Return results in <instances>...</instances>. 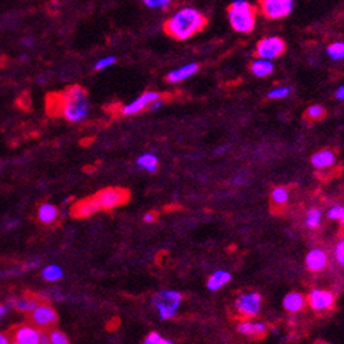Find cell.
<instances>
[{
	"label": "cell",
	"instance_id": "obj_26",
	"mask_svg": "<svg viewBox=\"0 0 344 344\" xmlns=\"http://www.w3.org/2000/svg\"><path fill=\"white\" fill-rule=\"evenodd\" d=\"M62 276H63V270L57 265H49V266H47L44 270H43V278L49 282L61 280Z\"/></svg>",
	"mask_w": 344,
	"mask_h": 344
},
{
	"label": "cell",
	"instance_id": "obj_6",
	"mask_svg": "<svg viewBox=\"0 0 344 344\" xmlns=\"http://www.w3.org/2000/svg\"><path fill=\"white\" fill-rule=\"evenodd\" d=\"M260 303H262V296L258 292H248L239 296L234 302V307H236V311L240 314V317L252 318L259 314Z\"/></svg>",
	"mask_w": 344,
	"mask_h": 344
},
{
	"label": "cell",
	"instance_id": "obj_37",
	"mask_svg": "<svg viewBox=\"0 0 344 344\" xmlns=\"http://www.w3.org/2000/svg\"><path fill=\"white\" fill-rule=\"evenodd\" d=\"M9 343H11L10 336L6 335V333H0V344H9Z\"/></svg>",
	"mask_w": 344,
	"mask_h": 344
},
{
	"label": "cell",
	"instance_id": "obj_1",
	"mask_svg": "<svg viewBox=\"0 0 344 344\" xmlns=\"http://www.w3.org/2000/svg\"><path fill=\"white\" fill-rule=\"evenodd\" d=\"M207 19L199 10L186 7L178 10L165 23V31L176 40H187L202 31Z\"/></svg>",
	"mask_w": 344,
	"mask_h": 344
},
{
	"label": "cell",
	"instance_id": "obj_29",
	"mask_svg": "<svg viewBox=\"0 0 344 344\" xmlns=\"http://www.w3.org/2000/svg\"><path fill=\"white\" fill-rule=\"evenodd\" d=\"M48 341L51 344H67L69 343V339L67 336L61 331H51L48 335Z\"/></svg>",
	"mask_w": 344,
	"mask_h": 344
},
{
	"label": "cell",
	"instance_id": "obj_15",
	"mask_svg": "<svg viewBox=\"0 0 344 344\" xmlns=\"http://www.w3.org/2000/svg\"><path fill=\"white\" fill-rule=\"evenodd\" d=\"M199 70L198 63H188V65H184V66L178 67L176 70L170 71L168 74V81L172 83V84H177L180 81H184V80L190 78L192 75Z\"/></svg>",
	"mask_w": 344,
	"mask_h": 344
},
{
	"label": "cell",
	"instance_id": "obj_16",
	"mask_svg": "<svg viewBox=\"0 0 344 344\" xmlns=\"http://www.w3.org/2000/svg\"><path fill=\"white\" fill-rule=\"evenodd\" d=\"M306 305L305 296L299 294V292H289L284 300H282V306L287 310L288 313H298L303 309Z\"/></svg>",
	"mask_w": 344,
	"mask_h": 344
},
{
	"label": "cell",
	"instance_id": "obj_36",
	"mask_svg": "<svg viewBox=\"0 0 344 344\" xmlns=\"http://www.w3.org/2000/svg\"><path fill=\"white\" fill-rule=\"evenodd\" d=\"M335 96H336V99H337V100H343V99H344V87H339V88H337V91H336V93H335Z\"/></svg>",
	"mask_w": 344,
	"mask_h": 344
},
{
	"label": "cell",
	"instance_id": "obj_3",
	"mask_svg": "<svg viewBox=\"0 0 344 344\" xmlns=\"http://www.w3.org/2000/svg\"><path fill=\"white\" fill-rule=\"evenodd\" d=\"M230 27L239 33H250L255 27V10L247 0H234L228 10Z\"/></svg>",
	"mask_w": 344,
	"mask_h": 344
},
{
	"label": "cell",
	"instance_id": "obj_33",
	"mask_svg": "<svg viewBox=\"0 0 344 344\" xmlns=\"http://www.w3.org/2000/svg\"><path fill=\"white\" fill-rule=\"evenodd\" d=\"M289 93H291V88H288V87H280V88H276L273 89V91H270L269 97L270 99H284V97H287Z\"/></svg>",
	"mask_w": 344,
	"mask_h": 344
},
{
	"label": "cell",
	"instance_id": "obj_18",
	"mask_svg": "<svg viewBox=\"0 0 344 344\" xmlns=\"http://www.w3.org/2000/svg\"><path fill=\"white\" fill-rule=\"evenodd\" d=\"M237 331L244 336H263L266 333V325L262 322H251L244 321L239 324Z\"/></svg>",
	"mask_w": 344,
	"mask_h": 344
},
{
	"label": "cell",
	"instance_id": "obj_11",
	"mask_svg": "<svg viewBox=\"0 0 344 344\" xmlns=\"http://www.w3.org/2000/svg\"><path fill=\"white\" fill-rule=\"evenodd\" d=\"M11 341L15 344H39L41 332L35 325H21L13 331Z\"/></svg>",
	"mask_w": 344,
	"mask_h": 344
},
{
	"label": "cell",
	"instance_id": "obj_35",
	"mask_svg": "<svg viewBox=\"0 0 344 344\" xmlns=\"http://www.w3.org/2000/svg\"><path fill=\"white\" fill-rule=\"evenodd\" d=\"M335 258L340 265L344 263V242H340L335 247Z\"/></svg>",
	"mask_w": 344,
	"mask_h": 344
},
{
	"label": "cell",
	"instance_id": "obj_32",
	"mask_svg": "<svg viewBox=\"0 0 344 344\" xmlns=\"http://www.w3.org/2000/svg\"><path fill=\"white\" fill-rule=\"evenodd\" d=\"M146 344H172V341L169 340H165L162 336L156 333V332H151L150 335L147 336L146 340H144Z\"/></svg>",
	"mask_w": 344,
	"mask_h": 344
},
{
	"label": "cell",
	"instance_id": "obj_19",
	"mask_svg": "<svg viewBox=\"0 0 344 344\" xmlns=\"http://www.w3.org/2000/svg\"><path fill=\"white\" fill-rule=\"evenodd\" d=\"M230 278H232V276H230L229 272H226V270H217L207 280V288L210 291H218V289H221V288L230 281Z\"/></svg>",
	"mask_w": 344,
	"mask_h": 344
},
{
	"label": "cell",
	"instance_id": "obj_31",
	"mask_svg": "<svg viewBox=\"0 0 344 344\" xmlns=\"http://www.w3.org/2000/svg\"><path fill=\"white\" fill-rule=\"evenodd\" d=\"M148 9H166L172 5L173 0H141Z\"/></svg>",
	"mask_w": 344,
	"mask_h": 344
},
{
	"label": "cell",
	"instance_id": "obj_30",
	"mask_svg": "<svg viewBox=\"0 0 344 344\" xmlns=\"http://www.w3.org/2000/svg\"><path fill=\"white\" fill-rule=\"evenodd\" d=\"M328 217L333 221H340L341 224L344 222V208L340 204H336L328 211Z\"/></svg>",
	"mask_w": 344,
	"mask_h": 344
},
{
	"label": "cell",
	"instance_id": "obj_12",
	"mask_svg": "<svg viewBox=\"0 0 344 344\" xmlns=\"http://www.w3.org/2000/svg\"><path fill=\"white\" fill-rule=\"evenodd\" d=\"M162 96H164L162 93L155 92V91H148V92L143 93L141 96L137 97L136 100H133L132 103L126 104V106L122 109V114L125 115L137 114V113H140V111H143L144 109H147L154 100L161 99Z\"/></svg>",
	"mask_w": 344,
	"mask_h": 344
},
{
	"label": "cell",
	"instance_id": "obj_17",
	"mask_svg": "<svg viewBox=\"0 0 344 344\" xmlns=\"http://www.w3.org/2000/svg\"><path fill=\"white\" fill-rule=\"evenodd\" d=\"M336 155L331 150H322L311 156V164L317 169H327L335 165Z\"/></svg>",
	"mask_w": 344,
	"mask_h": 344
},
{
	"label": "cell",
	"instance_id": "obj_23",
	"mask_svg": "<svg viewBox=\"0 0 344 344\" xmlns=\"http://www.w3.org/2000/svg\"><path fill=\"white\" fill-rule=\"evenodd\" d=\"M39 303L40 302L36 299L35 296H31V298H21V299L13 300L14 307H15L18 311H22V313H31L32 310L35 309Z\"/></svg>",
	"mask_w": 344,
	"mask_h": 344
},
{
	"label": "cell",
	"instance_id": "obj_25",
	"mask_svg": "<svg viewBox=\"0 0 344 344\" xmlns=\"http://www.w3.org/2000/svg\"><path fill=\"white\" fill-rule=\"evenodd\" d=\"M327 54L332 61H341L344 58V43L343 41H336L328 45Z\"/></svg>",
	"mask_w": 344,
	"mask_h": 344
},
{
	"label": "cell",
	"instance_id": "obj_13",
	"mask_svg": "<svg viewBox=\"0 0 344 344\" xmlns=\"http://www.w3.org/2000/svg\"><path fill=\"white\" fill-rule=\"evenodd\" d=\"M328 255L327 252L320 248H314L306 255V266L310 272H321L327 268Z\"/></svg>",
	"mask_w": 344,
	"mask_h": 344
},
{
	"label": "cell",
	"instance_id": "obj_34",
	"mask_svg": "<svg viewBox=\"0 0 344 344\" xmlns=\"http://www.w3.org/2000/svg\"><path fill=\"white\" fill-rule=\"evenodd\" d=\"M115 61H117V59H115L114 57L102 58L100 61H97V62L95 63V67H93V69H95V70H97V71L103 70V69H106V67L113 66V65L115 63Z\"/></svg>",
	"mask_w": 344,
	"mask_h": 344
},
{
	"label": "cell",
	"instance_id": "obj_21",
	"mask_svg": "<svg viewBox=\"0 0 344 344\" xmlns=\"http://www.w3.org/2000/svg\"><path fill=\"white\" fill-rule=\"evenodd\" d=\"M37 217H39L40 222H43L45 225L52 224L54 221L57 220L58 217V208L52 204L45 203L43 206H40L39 211H37Z\"/></svg>",
	"mask_w": 344,
	"mask_h": 344
},
{
	"label": "cell",
	"instance_id": "obj_7",
	"mask_svg": "<svg viewBox=\"0 0 344 344\" xmlns=\"http://www.w3.org/2000/svg\"><path fill=\"white\" fill-rule=\"evenodd\" d=\"M259 6L266 18L281 19L291 14L294 0H259Z\"/></svg>",
	"mask_w": 344,
	"mask_h": 344
},
{
	"label": "cell",
	"instance_id": "obj_28",
	"mask_svg": "<svg viewBox=\"0 0 344 344\" xmlns=\"http://www.w3.org/2000/svg\"><path fill=\"white\" fill-rule=\"evenodd\" d=\"M321 218H322L321 211L317 210V208H313V210H310V211L307 213L306 225L309 226L310 229H315V228H318L320 224H321Z\"/></svg>",
	"mask_w": 344,
	"mask_h": 344
},
{
	"label": "cell",
	"instance_id": "obj_4",
	"mask_svg": "<svg viewBox=\"0 0 344 344\" xmlns=\"http://www.w3.org/2000/svg\"><path fill=\"white\" fill-rule=\"evenodd\" d=\"M181 302H182V295L176 291L159 292L152 299L155 309L158 310L159 317L162 320H169V318L174 317Z\"/></svg>",
	"mask_w": 344,
	"mask_h": 344
},
{
	"label": "cell",
	"instance_id": "obj_38",
	"mask_svg": "<svg viewBox=\"0 0 344 344\" xmlns=\"http://www.w3.org/2000/svg\"><path fill=\"white\" fill-rule=\"evenodd\" d=\"M155 221V214L154 213H147L144 216V222H154Z\"/></svg>",
	"mask_w": 344,
	"mask_h": 344
},
{
	"label": "cell",
	"instance_id": "obj_20",
	"mask_svg": "<svg viewBox=\"0 0 344 344\" xmlns=\"http://www.w3.org/2000/svg\"><path fill=\"white\" fill-rule=\"evenodd\" d=\"M273 70L274 65L272 63V61H269V59L258 58V59L254 61L251 65L252 74L256 75V77H268V75L273 73Z\"/></svg>",
	"mask_w": 344,
	"mask_h": 344
},
{
	"label": "cell",
	"instance_id": "obj_8",
	"mask_svg": "<svg viewBox=\"0 0 344 344\" xmlns=\"http://www.w3.org/2000/svg\"><path fill=\"white\" fill-rule=\"evenodd\" d=\"M285 51V43L280 37H265L256 45V55L262 59L273 61L276 58L281 57Z\"/></svg>",
	"mask_w": 344,
	"mask_h": 344
},
{
	"label": "cell",
	"instance_id": "obj_27",
	"mask_svg": "<svg viewBox=\"0 0 344 344\" xmlns=\"http://www.w3.org/2000/svg\"><path fill=\"white\" fill-rule=\"evenodd\" d=\"M327 115V110L321 106V104H313V106H310L306 111L305 117L307 119H311V121H320L324 117Z\"/></svg>",
	"mask_w": 344,
	"mask_h": 344
},
{
	"label": "cell",
	"instance_id": "obj_5",
	"mask_svg": "<svg viewBox=\"0 0 344 344\" xmlns=\"http://www.w3.org/2000/svg\"><path fill=\"white\" fill-rule=\"evenodd\" d=\"M100 210H111L128 202L129 192L122 188H106L93 195Z\"/></svg>",
	"mask_w": 344,
	"mask_h": 344
},
{
	"label": "cell",
	"instance_id": "obj_2",
	"mask_svg": "<svg viewBox=\"0 0 344 344\" xmlns=\"http://www.w3.org/2000/svg\"><path fill=\"white\" fill-rule=\"evenodd\" d=\"M62 115L69 122H78L88 115L89 102L87 91L78 85L66 89L61 96Z\"/></svg>",
	"mask_w": 344,
	"mask_h": 344
},
{
	"label": "cell",
	"instance_id": "obj_24",
	"mask_svg": "<svg viewBox=\"0 0 344 344\" xmlns=\"http://www.w3.org/2000/svg\"><path fill=\"white\" fill-rule=\"evenodd\" d=\"M272 202H273L274 206H278V207L285 206L288 202L287 188H284V187H277V188H274L273 192H272Z\"/></svg>",
	"mask_w": 344,
	"mask_h": 344
},
{
	"label": "cell",
	"instance_id": "obj_14",
	"mask_svg": "<svg viewBox=\"0 0 344 344\" xmlns=\"http://www.w3.org/2000/svg\"><path fill=\"white\" fill-rule=\"evenodd\" d=\"M97 211H100V208L97 206L96 200L93 196L87 199H83L80 200L78 203L75 204L73 210H71V214L75 218H87V217H91L93 214H96Z\"/></svg>",
	"mask_w": 344,
	"mask_h": 344
},
{
	"label": "cell",
	"instance_id": "obj_22",
	"mask_svg": "<svg viewBox=\"0 0 344 344\" xmlns=\"http://www.w3.org/2000/svg\"><path fill=\"white\" fill-rule=\"evenodd\" d=\"M137 165L147 172L155 173L158 170V158L154 154H144L137 158Z\"/></svg>",
	"mask_w": 344,
	"mask_h": 344
},
{
	"label": "cell",
	"instance_id": "obj_10",
	"mask_svg": "<svg viewBox=\"0 0 344 344\" xmlns=\"http://www.w3.org/2000/svg\"><path fill=\"white\" fill-rule=\"evenodd\" d=\"M307 303L314 311H318V313L327 311L335 305V295L331 291H325V289H314L310 292Z\"/></svg>",
	"mask_w": 344,
	"mask_h": 344
},
{
	"label": "cell",
	"instance_id": "obj_9",
	"mask_svg": "<svg viewBox=\"0 0 344 344\" xmlns=\"http://www.w3.org/2000/svg\"><path fill=\"white\" fill-rule=\"evenodd\" d=\"M32 325L40 328H49L55 325L58 321V314L52 306L47 303H39L31 311Z\"/></svg>",
	"mask_w": 344,
	"mask_h": 344
},
{
	"label": "cell",
	"instance_id": "obj_39",
	"mask_svg": "<svg viewBox=\"0 0 344 344\" xmlns=\"http://www.w3.org/2000/svg\"><path fill=\"white\" fill-rule=\"evenodd\" d=\"M6 313H7V306L0 305V318L3 317V315H5Z\"/></svg>",
	"mask_w": 344,
	"mask_h": 344
}]
</instances>
